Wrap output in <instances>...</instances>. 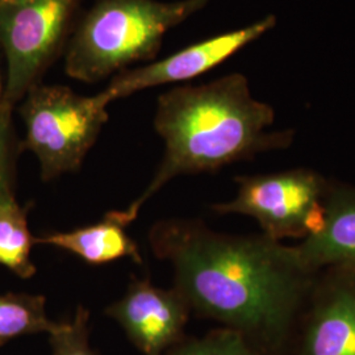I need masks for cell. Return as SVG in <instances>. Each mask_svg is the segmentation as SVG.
<instances>
[{"mask_svg": "<svg viewBox=\"0 0 355 355\" xmlns=\"http://www.w3.org/2000/svg\"><path fill=\"white\" fill-rule=\"evenodd\" d=\"M46 299L42 295L3 293L0 295V346L21 336L48 333L60 322L46 315Z\"/></svg>", "mask_w": 355, "mask_h": 355, "instance_id": "cell-13", "label": "cell"}, {"mask_svg": "<svg viewBox=\"0 0 355 355\" xmlns=\"http://www.w3.org/2000/svg\"><path fill=\"white\" fill-rule=\"evenodd\" d=\"M1 98H3V94H1V83H0V103H1Z\"/></svg>", "mask_w": 355, "mask_h": 355, "instance_id": "cell-17", "label": "cell"}, {"mask_svg": "<svg viewBox=\"0 0 355 355\" xmlns=\"http://www.w3.org/2000/svg\"><path fill=\"white\" fill-rule=\"evenodd\" d=\"M164 355H262L236 330L220 328L203 337H184Z\"/></svg>", "mask_w": 355, "mask_h": 355, "instance_id": "cell-14", "label": "cell"}, {"mask_svg": "<svg viewBox=\"0 0 355 355\" xmlns=\"http://www.w3.org/2000/svg\"><path fill=\"white\" fill-rule=\"evenodd\" d=\"M211 0H99L76 28L64 57L66 74L95 83L155 55L168 29Z\"/></svg>", "mask_w": 355, "mask_h": 355, "instance_id": "cell-3", "label": "cell"}, {"mask_svg": "<svg viewBox=\"0 0 355 355\" xmlns=\"http://www.w3.org/2000/svg\"><path fill=\"white\" fill-rule=\"evenodd\" d=\"M274 120V108L254 99L246 76L240 73L203 86L167 91L158 98L154 117V128L165 141L162 162L140 198L111 215L127 227L174 178L212 173L258 153L288 148L295 132H267Z\"/></svg>", "mask_w": 355, "mask_h": 355, "instance_id": "cell-2", "label": "cell"}, {"mask_svg": "<svg viewBox=\"0 0 355 355\" xmlns=\"http://www.w3.org/2000/svg\"><path fill=\"white\" fill-rule=\"evenodd\" d=\"M293 246L312 271L330 266L355 268V186L330 180L322 227Z\"/></svg>", "mask_w": 355, "mask_h": 355, "instance_id": "cell-10", "label": "cell"}, {"mask_svg": "<svg viewBox=\"0 0 355 355\" xmlns=\"http://www.w3.org/2000/svg\"><path fill=\"white\" fill-rule=\"evenodd\" d=\"M275 24V16L268 15L252 26L204 40L158 62L120 73L102 94L112 103L142 89L190 80L225 62L233 54L271 31Z\"/></svg>", "mask_w": 355, "mask_h": 355, "instance_id": "cell-8", "label": "cell"}, {"mask_svg": "<svg viewBox=\"0 0 355 355\" xmlns=\"http://www.w3.org/2000/svg\"><path fill=\"white\" fill-rule=\"evenodd\" d=\"M89 312L79 305L70 321L60 322L49 334L53 355H99L89 345Z\"/></svg>", "mask_w": 355, "mask_h": 355, "instance_id": "cell-16", "label": "cell"}, {"mask_svg": "<svg viewBox=\"0 0 355 355\" xmlns=\"http://www.w3.org/2000/svg\"><path fill=\"white\" fill-rule=\"evenodd\" d=\"M234 199L212 205L218 215L250 216L262 234L282 242L305 240L324 224L330 179L312 168H292L275 174L237 177Z\"/></svg>", "mask_w": 355, "mask_h": 355, "instance_id": "cell-5", "label": "cell"}, {"mask_svg": "<svg viewBox=\"0 0 355 355\" xmlns=\"http://www.w3.org/2000/svg\"><path fill=\"white\" fill-rule=\"evenodd\" d=\"M80 0H0V45L7 60L1 103L15 107L37 85Z\"/></svg>", "mask_w": 355, "mask_h": 355, "instance_id": "cell-6", "label": "cell"}, {"mask_svg": "<svg viewBox=\"0 0 355 355\" xmlns=\"http://www.w3.org/2000/svg\"><path fill=\"white\" fill-rule=\"evenodd\" d=\"M293 355H355V268L318 271Z\"/></svg>", "mask_w": 355, "mask_h": 355, "instance_id": "cell-7", "label": "cell"}, {"mask_svg": "<svg viewBox=\"0 0 355 355\" xmlns=\"http://www.w3.org/2000/svg\"><path fill=\"white\" fill-rule=\"evenodd\" d=\"M36 237L28 227V208L17 200L0 208V266L7 267L21 279L32 278L37 268L31 261L32 246Z\"/></svg>", "mask_w": 355, "mask_h": 355, "instance_id": "cell-12", "label": "cell"}, {"mask_svg": "<svg viewBox=\"0 0 355 355\" xmlns=\"http://www.w3.org/2000/svg\"><path fill=\"white\" fill-rule=\"evenodd\" d=\"M36 243L62 249L94 266L105 265L121 258H130L139 265L142 263L137 243L128 236L125 227L111 212L94 225L69 232H53L36 237Z\"/></svg>", "mask_w": 355, "mask_h": 355, "instance_id": "cell-11", "label": "cell"}, {"mask_svg": "<svg viewBox=\"0 0 355 355\" xmlns=\"http://www.w3.org/2000/svg\"><path fill=\"white\" fill-rule=\"evenodd\" d=\"M111 103L102 92L78 95L66 86L35 85L20 107L26 124L21 149L37 157L44 182L80 168L108 121Z\"/></svg>", "mask_w": 355, "mask_h": 355, "instance_id": "cell-4", "label": "cell"}, {"mask_svg": "<svg viewBox=\"0 0 355 355\" xmlns=\"http://www.w3.org/2000/svg\"><path fill=\"white\" fill-rule=\"evenodd\" d=\"M105 313L119 322L142 354L164 355L186 337L191 308L174 287L164 290L146 278L133 280Z\"/></svg>", "mask_w": 355, "mask_h": 355, "instance_id": "cell-9", "label": "cell"}, {"mask_svg": "<svg viewBox=\"0 0 355 355\" xmlns=\"http://www.w3.org/2000/svg\"><path fill=\"white\" fill-rule=\"evenodd\" d=\"M148 239L173 267V287L191 312L239 331L262 355L291 352L318 274L295 246L262 233H218L190 218L158 221Z\"/></svg>", "mask_w": 355, "mask_h": 355, "instance_id": "cell-1", "label": "cell"}, {"mask_svg": "<svg viewBox=\"0 0 355 355\" xmlns=\"http://www.w3.org/2000/svg\"><path fill=\"white\" fill-rule=\"evenodd\" d=\"M13 107L0 103V208L15 198L17 145L12 125Z\"/></svg>", "mask_w": 355, "mask_h": 355, "instance_id": "cell-15", "label": "cell"}]
</instances>
